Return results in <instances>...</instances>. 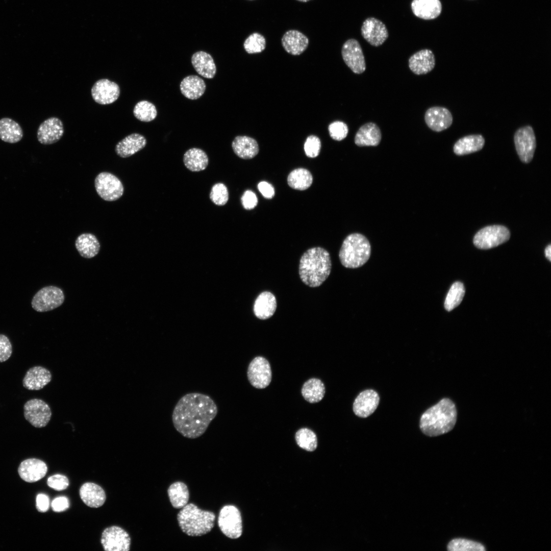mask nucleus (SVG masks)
Here are the masks:
<instances>
[{"label": "nucleus", "mask_w": 551, "mask_h": 551, "mask_svg": "<svg viewBox=\"0 0 551 551\" xmlns=\"http://www.w3.org/2000/svg\"><path fill=\"white\" fill-rule=\"evenodd\" d=\"M217 407L208 395L190 393L182 396L173 409L172 420L176 430L185 437L202 436L217 414Z\"/></svg>", "instance_id": "obj_1"}, {"label": "nucleus", "mask_w": 551, "mask_h": 551, "mask_svg": "<svg viewBox=\"0 0 551 551\" xmlns=\"http://www.w3.org/2000/svg\"><path fill=\"white\" fill-rule=\"evenodd\" d=\"M457 418V411L455 403L445 397L421 415L419 427L425 435L437 436L450 431L456 424Z\"/></svg>", "instance_id": "obj_2"}, {"label": "nucleus", "mask_w": 551, "mask_h": 551, "mask_svg": "<svg viewBox=\"0 0 551 551\" xmlns=\"http://www.w3.org/2000/svg\"><path fill=\"white\" fill-rule=\"evenodd\" d=\"M331 267V257L327 250L320 247L311 248L300 258L299 277L307 286L317 287L328 278Z\"/></svg>", "instance_id": "obj_3"}, {"label": "nucleus", "mask_w": 551, "mask_h": 551, "mask_svg": "<svg viewBox=\"0 0 551 551\" xmlns=\"http://www.w3.org/2000/svg\"><path fill=\"white\" fill-rule=\"evenodd\" d=\"M182 531L190 536H200L210 532L214 525L215 514L199 509L190 503L182 508L177 516Z\"/></svg>", "instance_id": "obj_4"}, {"label": "nucleus", "mask_w": 551, "mask_h": 551, "mask_svg": "<svg viewBox=\"0 0 551 551\" xmlns=\"http://www.w3.org/2000/svg\"><path fill=\"white\" fill-rule=\"evenodd\" d=\"M371 254L370 244L363 235L353 233L344 240L339 257L342 265L349 268H356L363 265Z\"/></svg>", "instance_id": "obj_5"}, {"label": "nucleus", "mask_w": 551, "mask_h": 551, "mask_svg": "<svg viewBox=\"0 0 551 551\" xmlns=\"http://www.w3.org/2000/svg\"><path fill=\"white\" fill-rule=\"evenodd\" d=\"M94 187L97 194L104 201H115L124 192L121 181L114 174L107 171L100 172L94 180Z\"/></svg>", "instance_id": "obj_6"}, {"label": "nucleus", "mask_w": 551, "mask_h": 551, "mask_svg": "<svg viewBox=\"0 0 551 551\" xmlns=\"http://www.w3.org/2000/svg\"><path fill=\"white\" fill-rule=\"evenodd\" d=\"M63 290L55 286H48L40 289L33 296L31 305L37 312H45L55 309L64 302Z\"/></svg>", "instance_id": "obj_7"}, {"label": "nucleus", "mask_w": 551, "mask_h": 551, "mask_svg": "<svg viewBox=\"0 0 551 551\" xmlns=\"http://www.w3.org/2000/svg\"><path fill=\"white\" fill-rule=\"evenodd\" d=\"M510 237V231L506 227L493 225L481 229L475 235L473 242L477 247L487 249L507 241Z\"/></svg>", "instance_id": "obj_8"}, {"label": "nucleus", "mask_w": 551, "mask_h": 551, "mask_svg": "<svg viewBox=\"0 0 551 551\" xmlns=\"http://www.w3.org/2000/svg\"><path fill=\"white\" fill-rule=\"evenodd\" d=\"M218 524L222 533L230 538L237 539L242 534L241 514L234 506L226 505L221 508L218 518Z\"/></svg>", "instance_id": "obj_9"}, {"label": "nucleus", "mask_w": 551, "mask_h": 551, "mask_svg": "<svg viewBox=\"0 0 551 551\" xmlns=\"http://www.w3.org/2000/svg\"><path fill=\"white\" fill-rule=\"evenodd\" d=\"M23 414L25 419L32 425L41 428L47 425L52 413L49 405L43 400L33 398L24 404Z\"/></svg>", "instance_id": "obj_10"}, {"label": "nucleus", "mask_w": 551, "mask_h": 551, "mask_svg": "<svg viewBox=\"0 0 551 551\" xmlns=\"http://www.w3.org/2000/svg\"><path fill=\"white\" fill-rule=\"evenodd\" d=\"M514 141L521 161L525 163L531 162L536 147V137L533 128L528 125L517 129L514 135Z\"/></svg>", "instance_id": "obj_11"}, {"label": "nucleus", "mask_w": 551, "mask_h": 551, "mask_svg": "<svg viewBox=\"0 0 551 551\" xmlns=\"http://www.w3.org/2000/svg\"><path fill=\"white\" fill-rule=\"evenodd\" d=\"M101 541L106 551H128L130 549L131 538L129 534L118 526L106 528L102 533Z\"/></svg>", "instance_id": "obj_12"}, {"label": "nucleus", "mask_w": 551, "mask_h": 551, "mask_svg": "<svg viewBox=\"0 0 551 551\" xmlns=\"http://www.w3.org/2000/svg\"><path fill=\"white\" fill-rule=\"evenodd\" d=\"M247 374L248 380L253 386L258 389L266 388L271 381L272 374L269 363L264 357H255L248 365Z\"/></svg>", "instance_id": "obj_13"}, {"label": "nucleus", "mask_w": 551, "mask_h": 551, "mask_svg": "<svg viewBox=\"0 0 551 551\" xmlns=\"http://www.w3.org/2000/svg\"><path fill=\"white\" fill-rule=\"evenodd\" d=\"M341 55L345 64L355 73L361 74L366 69V63L362 47L355 39L347 40L343 44Z\"/></svg>", "instance_id": "obj_14"}, {"label": "nucleus", "mask_w": 551, "mask_h": 551, "mask_svg": "<svg viewBox=\"0 0 551 551\" xmlns=\"http://www.w3.org/2000/svg\"><path fill=\"white\" fill-rule=\"evenodd\" d=\"M91 93L93 99L96 103L109 105L118 98L120 89L116 83L107 79H102L93 84Z\"/></svg>", "instance_id": "obj_15"}, {"label": "nucleus", "mask_w": 551, "mask_h": 551, "mask_svg": "<svg viewBox=\"0 0 551 551\" xmlns=\"http://www.w3.org/2000/svg\"><path fill=\"white\" fill-rule=\"evenodd\" d=\"M361 32L364 39L374 46L381 45L388 37L385 24L374 17H369L364 21Z\"/></svg>", "instance_id": "obj_16"}, {"label": "nucleus", "mask_w": 551, "mask_h": 551, "mask_svg": "<svg viewBox=\"0 0 551 551\" xmlns=\"http://www.w3.org/2000/svg\"><path fill=\"white\" fill-rule=\"evenodd\" d=\"M64 132L62 121L58 117H51L39 125L37 137L41 144L49 145L58 142L63 136Z\"/></svg>", "instance_id": "obj_17"}, {"label": "nucleus", "mask_w": 551, "mask_h": 551, "mask_svg": "<svg viewBox=\"0 0 551 551\" xmlns=\"http://www.w3.org/2000/svg\"><path fill=\"white\" fill-rule=\"evenodd\" d=\"M424 121L431 130L439 132L450 127L453 118L451 112L447 108L434 106L425 111Z\"/></svg>", "instance_id": "obj_18"}, {"label": "nucleus", "mask_w": 551, "mask_h": 551, "mask_svg": "<svg viewBox=\"0 0 551 551\" xmlns=\"http://www.w3.org/2000/svg\"><path fill=\"white\" fill-rule=\"evenodd\" d=\"M380 402L379 394L373 389H366L361 392L355 398L353 409L356 415L366 418L371 415L377 408Z\"/></svg>", "instance_id": "obj_19"}, {"label": "nucleus", "mask_w": 551, "mask_h": 551, "mask_svg": "<svg viewBox=\"0 0 551 551\" xmlns=\"http://www.w3.org/2000/svg\"><path fill=\"white\" fill-rule=\"evenodd\" d=\"M52 374L47 368L33 366L28 370L22 380L23 387L29 390H39L52 380Z\"/></svg>", "instance_id": "obj_20"}, {"label": "nucleus", "mask_w": 551, "mask_h": 551, "mask_svg": "<svg viewBox=\"0 0 551 551\" xmlns=\"http://www.w3.org/2000/svg\"><path fill=\"white\" fill-rule=\"evenodd\" d=\"M47 471L46 464L43 461L35 458L23 461L18 468L20 477L29 483L39 481L45 475Z\"/></svg>", "instance_id": "obj_21"}, {"label": "nucleus", "mask_w": 551, "mask_h": 551, "mask_svg": "<svg viewBox=\"0 0 551 551\" xmlns=\"http://www.w3.org/2000/svg\"><path fill=\"white\" fill-rule=\"evenodd\" d=\"M410 69L416 75L425 74L435 66V58L429 49H421L413 54L408 60Z\"/></svg>", "instance_id": "obj_22"}, {"label": "nucleus", "mask_w": 551, "mask_h": 551, "mask_svg": "<svg viewBox=\"0 0 551 551\" xmlns=\"http://www.w3.org/2000/svg\"><path fill=\"white\" fill-rule=\"evenodd\" d=\"M281 43L285 51L288 54L297 56L302 54L307 48L309 38L302 32L297 30H289L283 35Z\"/></svg>", "instance_id": "obj_23"}, {"label": "nucleus", "mask_w": 551, "mask_h": 551, "mask_svg": "<svg viewBox=\"0 0 551 551\" xmlns=\"http://www.w3.org/2000/svg\"><path fill=\"white\" fill-rule=\"evenodd\" d=\"M146 138L139 133H132L119 141L115 145V152L121 158L129 157L140 150L146 145Z\"/></svg>", "instance_id": "obj_24"}, {"label": "nucleus", "mask_w": 551, "mask_h": 551, "mask_svg": "<svg viewBox=\"0 0 551 551\" xmlns=\"http://www.w3.org/2000/svg\"><path fill=\"white\" fill-rule=\"evenodd\" d=\"M411 7L416 17L425 20L437 18L442 11L440 0H413Z\"/></svg>", "instance_id": "obj_25"}, {"label": "nucleus", "mask_w": 551, "mask_h": 551, "mask_svg": "<svg viewBox=\"0 0 551 551\" xmlns=\"http://www.w3.org/2000/svg\"><path fill=\"white\" fill-rule=\"evenodd\" d=\"M382 139V134L379 127L373 122H368L362 125L357 132L355 136V143L359 146H377Z\"/></svg>", "instance_id": "obj_26"}, {"label": "nucleus", "mask_w": 551, "mask_h": 551, "mask_svg": "<svg viewBox=\"0 0 551 551\" xmlns=\"http://www.w3.org/2000/svg\"><path fill=\"white\" fill-rule=\"evenodd\" d=\"M79 493L83 502L91 508L102 506L106 498L104 489L100 486L91 482L85 483L82 485Z\"/></svg>", "instance_id": "obj_27"}, {"label": "nucleus", "mask_w": 551, "mask_h": 551, "mask_svg": "<svg viewBox=\"0 0 551 551\" xmlns=\"http://www.w3.org/2000/svg\"><path fill=\"white\" fill-rule=\"evenodd\" d=\"M277 308V300L274 295L270 292L264 291L257 297L254 305V312L260 319L271 317Z\"/></svg>", "instance_id": "obj_28"}, {"label": "nucleus", "mask_w": 551, "mask_h": 551, "mask_svg": "<svg viewBox=\"0 0 551 551\" xmlns=\"http://www.w3.org/2000/svg\"><path fill=\"white\" fill-rule=\"evenodd\" d=\"M235 154L243 159H250L259 153V147L257 141L246 136H237L232 143Z\"/></svg>", "instance_id": "obj_29"}, {"label": "nucleus", "mask_w": 551, "mask_h": 551, "mask_svg": "<svg viewBox=\"0 0 551 551\" xmlns=\"http://www.w3.org/2000/svg\"><path fill=\"white\" fill-rule=\"evenodd\" d=\"M191 63L195 71L201 76L212 79L215 75L216 67L212 57L209 54L198 51L191 57Z\"/></svg>", "instance_id": "obj_30"}, {"label": "nucleus", "mask_w": 551, "mask_h": 551, "mask_svg": "<svg viewBox=\"0 0 551 551\" xmlns=\"http://www.w3.org/2000/svg\"><path fill=\"white\" fill-rule=\"evenodd\" d=\"M76 248L82 257L90 259L99 253L101 245L96 237L91 233H83L75 241Z\"/></svg>", "instance_id": "obj_31"}, {"label": "nucleus", "mask_w": 551, "mask_h": 551, "mask_svg": "<svg viewBox=\"0 0 551 551\" xmlns=\"http://www.w3.org/2000/svg\"><path fill=\"white\" fill-rule=\"evenodd\" d=\"M182 94L186 98L196 99L202 96L206 90V84L199 77L190 75L184 78L180 85Z\"/></svg>", "instance_id": "obj_32"}, {"label": "nucleus", "mask_w": 551, "mask_h": 551, "mask_svg": "<svg viewBox=\"0 0 551 551\" xmlns=\"http://www.w3.org/2000/svg\"><path fill=\"white\" fill-rule=\"evenodd\" d=\"M484 144L485 139L482 135H469L459 139L455 143L453 150L457 155H464L481 150Z\"/></svg>", "instance_id": "obj_33"}, {"label": "nucleus", "mask_w": 551, "mask_h": 551, "mask_svg": "<svg viewBox=\"0 0 551 551\" xmlns=\"http://www.w3.org/2000/svg\"><path fill=\"white\" fill-rule=\"evenodd\" d=\"M23 136V130L18 122L8 117L0 119V139L2 141L15 143L20 141Z\"/></svg>", "instance_id": "obj_34"}, {"label": "nucleus", "mask_w": 551, "mask_h": 551, "mask_svg": "<svg viewBox=\"0 0 551 551\" xmlns=\"http://www.w3.org/2000/svg\"><path fill=\"white\" fill-rule=\"evenodd\" d=\"M183 162L186 167L191 171L205 170L209 163L206 153L198 148H191L184 155Z\"/></svg>", "instance_id": "obj_35"}, {"label": "nucleus", "mask_w": 551, "mask_h": 551, "mask_svg": "<svg viewBox=\"0 0 551 551\" xmlns=\"http://www.w3.org/2000/svg\"><path fill=\"white\" fill-rule=\"evenodd\" d=\"M302 394L307 402L310 403H318L324 395L325 386L320 380L312 378L304 384Z\"/></svg>", "instance_id": "obj_36"}, {"label": "nucleus", "mask_w": 551, "mask_h": 551, "mask_svg": "<svg viewBox=\"0 0 551 551\" xmlns=\"http://www.w3.org/2000/svg\"><path fill=\"white\" fill-rule=\"evenodd\" d=\"M167 492L170 502L174 508H182L187 504L189 494L185 483L181 482H175L169 486Z\"/></svg>", "instance_id": "obj_37"}, {"label": "nucleus", "mask_w": 551, "mask_h": 551, "mask_svg": "<svg viewBox=\"0 0 551 551\" xmlns=\"http://www.w3.org/2000/svg\"><path fill=\"white\" fill-rule=\"evenodd\" d=\"M313 177L307 169L298 168L292 170L288 175L287 183L292 188L299 190L308 189L312 184Z\"/></svg>", "instance_id": "obj_38"}, {"label": "nucleus", "mask_w": 551, "mask_h": 551, "mask_svg": "<svg viewBox=\"0 0 551 551\" xmlns=\"http://www.w3.org/2000/svg\"><path fill=\"white\" fill-rule=\"evenodd\" d=\"M465 294V288L460 282H456L450 287L444 301V308L450 311L461 303Z\"/></svg>", "instance_id": "obj_39"}, {"label": "nucleus", "mask_w": 551, "mask_h": 551, "mask_svg": "<svg viewBox=\"0 0 551 551\" xmlns=\"http://www.w3.org/2000/svg\"><path fill=\"white\" fill-rule=\"evenodd\" d=\"M134 116L139 120L143 122H149L155 119L157 115V111L155 106L147 101H141L138 102L133 109Z\"/></svg>", "instance_id": "obj_40"}, {"label": "nucleus", "mask_w": 551, "mask_h": 551, "mask_svg": "<svg viewBox=\"0 0 551 551\" xmlns=\"http://www.w3.org/2000/svg\"><path fill=\"white\" fill-rule=\"evenodd\" d=\"M295 438L298 445L307 451L315 450L317 446L316 434L308 428L299 429L295 434Z\"/></svg>", "instance_id": "obj_41"}, {"label": "nucleus", "mask_w": 551, "mask_h": 551, "mask_svg": "<svg viewBox=\"0 0 551 551\" xmlns=\"http://www.w3.org/2000/svg\"><path fill=\"white\" fill-rule=\"evenodd\" d=\"M447 549L450 551H484L485 546L481 543L464 538H455L448 544Z\"/></svg>", "instance_id": "obj_42"}, {"label": "nucleus", "mask_w": 551, "mask_h": 551, "mask_svg": "<svg viewBox=\"0 0 551 551\" xmlns=\"http://www.w3.org/2000/svg\"><path fill=\"white\" fill-rule=\"evenodd\" d=\"M266 39L261 34L254 32L249 35L245 40L243 47L248 54L260 53L266 47Z\"/></svg>", "instance_id": "obj_43"}, {"label": "nucleus", "mask_w": 551, "mask_h": 551, "mask_svg": "<svg viewBox=\"0 0 551 551\" xmlns=\"http://www.w3.org/2000/svg\"><path fill=\"white\" fill-rule=\"evenodd\" d=\"M211 201L217 206H223L229 199V192L226 186L221 183L215 184L210 193Z\"/></svg>", "instance_id": "obj_44"}, {"label": "nucleus", "mask_w": 551, "mask_h": 551, "mask_svg": "<svg viewBox=\"0 0 551 551\" xmlns=\"http://www.w3.org/2000/svg\"><path fill=\"white\" fill-rule=\"evenodd\" d=\"M328 131L330 137L336 141H341L345 138L348 132L347 124L343 121H335L328 126Z\"/></svg>", "instance_id": "obj_45"}, {"label": "nucleus", "mask_w": 551, "mask_h": 551, "mask_svg": "<svg viewBox=\"0 0 551 551\" xmlns=\"http://www.w3.org/2000/svg\"><path fill=\"white\" fill-rule=\"evenodd\" d=\"M321 141L316 136H309L304 143V151L309 158H315L319 155L321 148Z\"/></svg>", "instance_id": "obj_46"}, {"label": "nucleus", "mask_w": 551, "mask_h": 551, "mask_svg": "<svg viewBox=\"0 0 551 551\" xmlns=\"http://www.w3.org/2000/svg\"><path fill=\"white\" fill-rule=\"evenodd\" d=\"M47 485L54 490L60 491L66 489L69 485L68 478L62 474H57L49 477L47 480Z\"/></svg>", "instance_id": "obj_47"}, {"label": "nucleus", "mask_w": 551, "mask_h": 551, "mask_svg": "<svg viewBox=\"0 0 551 551\" xmlns=\"http://www.w3.org/2000/svg\"><path fill=\"white\" fill-rule=\"evenodd\" d=\"M12 353V346L8 337L0 334V362L8 360Z\"/></svg>", "instance_id": "obj_48"}, {"label": "nucleus", "mask_w": 551, "mask_h": 551, "mask_svg": "<svg viewBox=\"0 0 551 551\" xmlns=\"http://www.w3.org/2000/svg\"><path fill=\"white\" fill-rule=\"evenodd\" d=\"M241 202L244 209L251 210L257 206L258 198L253 191L248 190L245 191L242 195Z\"/></svg>", "instance_id": "obj_49"}, {"label": "nucleus", "mask_w": 551, "mask_h": 551, "mask_svg": "<svg viewBox=\"0 0 551 551\" xmlns=\"http://www.w3.org/2000/svg\"><path fill=\"white\" fill-rule=\"evenodd\" d=\"M51 506L54 511L61 512L67 510L69 507V502L66 496L56 497L52 502Z\"/></svg>", "instance_id": "obj_50"}, {"label": "nucleus", "mask_w": 551, "mask_h": 551, "mask_svg": "<svg viewBox=\"0 0 551 551\" xmlns=\"http://www.w3.org/2000/svg\"><path fill=\"white\" fill-rule=\"evenodd\" d=\"M258 188L262 195L266 198L271 199L274 195V189L270 183L266 181L260 182L258 185Z\"/></svg>", "instance_id": "obj_51"}, {"label": "nucleus", "mask_w": 551, "mask_h": 551, "mask_svg": "<svg viewBox=\"0 0 551 551\" xmlns=\"http://www.w3.org/2000/svg\"><path fill=\"white\" fill-rule=\"evenodd\" d=\"M36 508L41 513L46 512L49 507V499L48 496L43 493H39L36 496Z\"/></svg>", "instance_id": "obj_52"}, {"label": "nucleus", "mask_w": 551, "mask_h": 551, "mask_svg": "<svg viewBox=\"0 0 551 551\" xmlns=\"http://www.w3.org/2000/svg\"><path fill=\"white\" fill-rule=\"evenodd\" d=\"M545 256L549 261H551V245H548L544 251Z\"/></svg>", "instance_id": "obj_53"}, {"label": "nucleus", "mask_w": 551, "mask_h": 551, "mask_svg": "<svg viewBox=\"0 0 551 551\" xmlns=\"http://www.w3.org/2000/svg\"><path fill=\"white\" fill-rule=\"evenodd\" d=\"M296 1H297L298 2H300L306 3V2H309V1H310L311 0H296Z\"/></svg>", "instance_id": "obj_54"}]
</instances>
